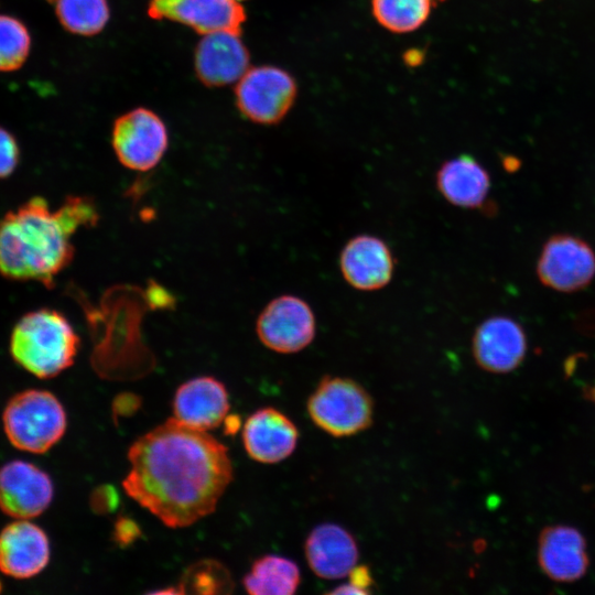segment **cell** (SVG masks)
Here are the masks:
<instances>
[{"instance_id": "cell-30", "label": "cell", "mask_w": 595, "mask_h": 595, "mask_svg": "<svg viewBox=\"0 0 595 595\" xmlns=\"http://www.w3.org/2000/svg\"><path fill=\"white\" fill-rule=\"evenodd\" d=\"M141 403L140 398L133 393L118 394L112 402L113 418L128 416L134 413Z\"/></svg>"}, {"instance_id": "cell-10", "label": "cell", "mask_w": 595, "mask_h": 595, "mask_svg": "<svg viewBox=\"0 0 595 595\" xmlns=\"http://www.w3.org/2000/svg\"><path fill=\"white\" fill-rule=\"evenodd\" d=\"M344 281L361 292L386 288L396 270V258L389 245L380 237L359 234L346 241L338 257Z\"/></svg>"}, {"instance_id": "cell-21", "label": "cell", "mask_w": 595, "mask_h": 595, "mask_svg": "<svg viewBox=\"0 0 595 595\" xmlns=\"http://www.w3.org/2000/svg\"><path fill=\"white\" fill-rule=\"evenodd\" d=\"M300 583L298 564L278 554L257 559L242 580L245 589L251 595H292Z\"/></svg>"}, {"instance_id": "cell-25", "label": "cell", "mask_w": 595, "mask_h": 595, "mask_svg": "<svg viewBox=\"0 0 595 595\" xmlns=\"http://www.w3.org/2000/svg\"><path fill=\"white\" fill-rule=\"evenodd\" d=\"M26 28L15 18L0 14V72L20 68L30 52Z\"/></svg>"}, {"instance_id": "cell-28", "label": "cell", "mask_w": 595, "mask_h": 595, "mask_svg": "<svg viewBox=\"0 0 595 595\" xmlns=\"http://www.w3.org/2000/svg\"><path fill=\"white\" fill-rule=\"evenodd\" d=\"M119 502L117 490L109 485L96 488L90 497V505L97 513H108L116 509Z\"/></svg>"}, {"instance_id": "cell-3", "label": "cell", "mask_w": 595, "mask_h": 595, "mask_svg": "<svg viewBox=\"0 0 595 595\" xmlns=\"http://www.w3.org/2000/svg\"><path fill=\"white\" fill-rule=\"evenodd\" d=\"M79 336L57 310L42 307L23 314L14 324L9 349L30 374L47 379L69 368L79 349Z\"/></svg>"}, {"instance_id": "cell-2", "label": "cell", "mask_w": 595, "mask_h": 595, "mask_svg": "<svg viewBox=\"0 0 595 595\" xmlns=\"http://www.w3.org/2000/svg\"><path fill=\"white\" fill-rule=\"evenodd\" d=\"M93 198L69 195L52 209L43 196H32L0 218V274L53 288L55 278L74 259L72 237L97 224Z\"/></svg>"}, {"instance_id": "cell-9", "label": "cell", "mask_w": 595, "mask_h": 595, "mask_svg": "<svg viewBox=\"0 0 595 595\" xmlns=\"http://www.w3.org/2000/svg\"><path fill=\"white\" fill-rule=\"evenodd\" d=\"M541 283L571 293L586 288L595 277V252L582 238L556 234L542 247L537 262Z\"/></svg>"}, {"instance_id": "cell-27", "label": "cell", "mask_w": 595, "mask_h": 595, "mask_svg": "<svg viewBox=\"0 0 595 595\" xmlns=\"http://www.w3.org/2000/svg\"><path fill=\"white\" fill-rule=\"evenodd\" d=\"M349 581L333 589L332 594H369L372 592L374 578L367 565H356L348 574Z\"/></svg>"}, {"instance_id": "cell-13", "label": "cell", "mask_w": 595, "mask_h": 595, "mask_svg": "<svg viewBox=\"0 0 595 595\" xmlns=\"http://www.w3.org/2000/svg\"><path fill=\"white\" fill-rule=\"evenodd\" d=\"M148 14L185 24L203 35L217 31L240 34L246 21L238 0H150Z\"/></svg>"}, {"instance_id": "cell-22", "label": "cell", "mask_w": 595, "mask_h": 595, "mask_svg": "<svg viewBox=\"0 0 595 595\" xmlns=\"http://www.w3.org/2000/svg\"><path fill=\"white\" fill-rule=\"evenodd\" d=\"M53 3L61 24L74 34H98L109 21L107 0H54Z\"/></svg>"}, {"instance_id": "cell-5", "label": "cell", "mask_w": 595, "mask_h": 595, "mask_svg": "<svg viewBox=\"0 0 595 595\" xmlns=\"http://www.w3.org/2000/svg\"><path fill=\"white\" fill-rule=\"evenodd\" d=\"M312 422L334 437H346L367 430L374 419V400L356 380L325 376L307 399Z\"/></svg>"}, {"instance_id": "cell-7", "label": "cell", "mask_w": 595, "mask_h": 595, "mask_svg": "<svg viewBox=\"0 0 595 595\" xmlns=\"http://www.w3.org/2000/svg\"><path fill=\"white\" fill-rule=\"evenodd\" d=\"M316 316L302 298L283 294L272 299L257 318L259 340L279 354H294L305 349L316 335Z\"/></svg>"}, {"instance_id": "cell-14", "label": "cell", "mask_w": 595, "mask_h": 595, "mask_svg": "<svg viewBox=\"0 0 595 595\" xmlns=\"http://www.w3.org/2000/svg\"><path fill=\"white\" fill-rule=\"evenodd\" d=\"M299 437L294 422L273 407L256 410L242 428L247 454L263 464H275L288 458L295 451Z\"/></svg>"}, {"instance_id": "cell-16", "label": "cell", "mask_w": 595, "mask_h": 595, "mask_svg": "<svg viewBox=\"0 0 595 595\" xmlns=\"http://www.w3.org/2000/svg\"><path fill=\"white\" fill-rule=\"evenodd\" d=\"M173 418L199 431L218 428L229 410L228 391L210 376H201L182 383L173 398Z\"/></svg>"}, {"instance_id": "cell-11", "label": "cell", "mask_w": 595, "mask_h": 595, "mask_svg": "<svg viewBox=\"0 0 595 595\" xmlns=\"http://www.w3.org/2000/svg\"><path fill=\"white\" fill-rule=\"evenodd\" d=\"M527 337L513 318L494 315L477 325L472 336V355L479 368L490 374H507L524 359Z\"/></svg>"}, {"instance_id": "cell-24", "label": "cell", "mask_w": 595, "mask_h": 595, "mask_svg": "<svg viewBox=\"0 0 595 595\" xmlns=\"http://www.w3.org/2000/svg\"><path fill=\"white\" fill-rule=\"evenodd\" d=\"M177 593L228 594L234 588L229 571L218 561L202 560L182 575Z\"/></svg>"}, {"instance_id": "cell-26", "label": "cell", "mask_w": 595, "mask_h": 595, "mask_svg": "<svg viewBox=\"0 0 595 595\" xmlns=\"http://www.w3.org/2000/svg\"><path fill=\"white\" fill-rule=\"evenodd\" d=\"M20 150L15 138L0 127V180L9 177L17 169Z\"/></svg>"}, {"instance_id": "cell-12", "label": "cell", "mask_w": 595, "mask_h": 595, "mask_svg": "<svg viewBox=\"0 0 595 595\" xmlns=\"http://www.w3.org/2000/svg\"><path fill=\"white\" fill-rule=\"evenodd\" d=\"M51 477L33 464L12 461L0 468V509L29 520L44 512L53 499Z\"/></svg>"}, {"instance_id": "cell-4", "label": "cell", "mask_w": 595, "mask_h": 595, "mask_svg": "<svg viewBox=\"0 0 595 595\" xmlns=\"http://www.w3.org/2000/svg\"><path fill=\"white\" fill-rule=\"evenodd\" d=\"M3 430L10 443L25 452L42 454L64 435L67 419L60 400L50 391L30 389L7 403Z\"/></svg>"}, {"instance_id": "cell-32", "label": "cell", "mask_w": 595, "mask_h": 595, "mask_svg": "<svg viewBox=\"0 0 595 595\" xmlns=\"http://www.w3.org/2000/svg\"><path fill=\"white\" fill-rule=\"evenodd\" d=\"M585 392L587 400L595 404V383L591 386Z\"/></svg>"}, {"instance_id": "cell-1", "label": "cell", "mask_w": 595, "mask_h": 595, "mask_svg": "<svg viewBox=\"0 0 595 595\" xmlns=\"http://www.w3.org/2000/svg\"><path fill=\"white\" fill-rule=\"evenodd\" d=\"M128 459L126 494L173 529L212 513L232 480L227 447L174 418L137 439Z\"/></svg>"}, {"instance_id": "cell-33", "label": "cell", "mask_w": 595, "mask_h": 595, "mask_svg": "<svg viewBox=\"0 0 595 595\" xmlns=\"http://www.w3.org/2000/svg\"><path fill=\"white\" fill-rule=\"evenodd\" d=\"M47 1H48V2H52V3L54 2V0H47Z\"/></svg>"}, {"instance_id": "cell-20", "label": "cell", "mask_w": 595, "mask_h": 595, "mask_svg": "<svg viewBox=\"0 0 595 595\" xmlns=\"http://www.w3.org/2000/svg\"><path fill=\"white\" fill-rule=\"evenodd\" d=\"M435 186L442 197L459 208H482L490 190L488 171L472 155L446 160L437 169Z\"/></svg>"}, {"instance_id": "cell-18", "label": "cell", "mask_w": 595, "mask_h": 595, "mask_svg": "<svg viewBox=\"0 0 595 595\" xmlns=\"http://www.w3.org/2000/svg\"><path fill=\"white\" fill-rule=\"evenodd\" d=\"M537 555L542 572L556 582H575L588 567L585 538L570 526L545 527L539 536Z\"/></svg>"}, {"instance_id": "cell-34", "label": "cell", "mask_w": 595, "mask_h": 595, "mask_svg": "<svg viewBox=\"0 0 595 595\" xmlns=\"http://www.w3.org/2000/svg\"><path fill=\"white\" fill-rule=\"evenodd\" d=\"M0 591H1V583H0Z\"/></svg>"}, {"instance_id": "cell-8", "label": "cell", "mask_w": 595, "mask_h": 595, "mask_svg": "<svg viewBox=\"0 0 595 595\" xmlns=\"http://www.w3.org/2000/svg\"><path fill=\"white\" fill-rule=\"evenodd\" d=\"M111 143L123 166L147 172L163 158L169 136L164 122L156 113L147 108H137L115 121Z\"/></svg>"}, {"instance_id": "cell-6", "label": "cell", "mask_w": 595, "mask_h": 595, "mask_svg": "<svg viewBox=\"0 0 595 595\" xmlns=\"http://www.w3.org/2000/svg\"><path fill=\"white\" fill-rule=\"evenodd\" d=\"M235 97L246 118L261 125H274L291 109L296 97V84L288 72L279 67H249L237 82Z\"/></svg>"}, {"instance_id": "cell-15", "label": "cell", "mask_w": 595, "mask_h": 595, "mask_svg": "<svg viewBox=\"0 0 595 595\" xmlns=\"http://www.w3.org/2000/svg\"><path fill=\"white\" fill-rule=\"evenodd\" d=\"M249 52L240 34L217 31L204 34L195 50V71L208 87L237 83L249 69Z\"/></svg>"}, {"instance_id": "cell-19", "label": "cell", "mask_w": 595, "mask_h": 595, "mask_svg": "<svg viewBox=\"0 0 595 595\" xmlns=\"http://www.w3.org/2000/svg\"><path fill=\"white\" fill-rule=\"evenodd\" d=\"M304 555L311 571L324 580H337L349 574L359 559L355 537L336 523L313 528L304 543Z\"/></svg>"}, {"instance_id": "cell-29", "label": "cell", "mask_w": 595, "mask_h": 595, "mask_svg": "<svg viewBox=\"0 0 595 595\" xmlns=\"http://www.w3.org/2000/svg\"><path fill=\"white\" fill-rule=\"evenodd\" d=\"M140 529L136 521L128 517H120L115 523L113 539L119 545H128L140 536Z\"/></svg>"}, {"instance_id": "cell-31", "label": "cell", "mask_w": 595, "mask_h": 595, "mask_svg": "<svg viewBox=\"0 0 595 595\" xmlns=\"http://www.w3.org/2000/svg\"><path fill=\"white\" fill-rule=\"evenodd\" d=\"M224 424H225L224 432L226 434H235L241 425V420L238 415L231 414L225 418Z\"/></svg>"}, {"instance_id": "cell-35", "label": "cell", "mask_w": 595, "mask_h": 595, "mask_svg": "<svg viewBox=\"0 0 595 595\" xmlns=\"http://www.w3.org/2000/svg\"><path fill=\"white\" fill-rule=\"evenodd\" d=\"M238 1H241V0H238Z\"/></svg>"}, {"instance_id": "cell-17", "label": "cell", "mask_w": 595, "mask_h": 595, "mask_svg": "<svg viewBox=\"0 0 595 595\" xmlns=\"http://www.w3.org/2000/svg\"><path fill=\"white\" fill-rule=\"evenodd\" d=\"M50 541L36 524L17 519L0 532V571L14 578H30L50 561Z\"/></svg>"}, {"instance_id": "cell-23", "label": "cell", "mask_w": 595, "mask_h": 595, "mask_svg": "<svg viewBox=\"0 0 595 595\" xmlns=\"http://www.w3.org/2000/svg\"><path fill=\"white\" fill-rule=\"evenodd\" d=\"M431 0H372V13L387 30L405 33L419 29L429 18Z\"/></svg>"}]
</instances>
